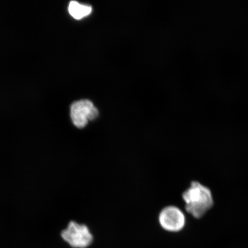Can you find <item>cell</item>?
<instances>
[{"instance_id":"cell-1","label":"cell","mask_w":248,"mask_h":248,"mask_svg":"<svg viewBox=\"0 0 248 248\" xmlns=\"http://www.w3.org/2000/svg\"><path fill=\"white\" fill-rule=\"evenodd\" d=\"M182 198L186 212L197 219L202 218L214 204L210 189L197 181L191 183L190 187L182 194Z\"/></svg>"},{"instance_id":"cell-2","label":"cell","mask_w":248,"mask_h":248,"mask_svg":"<svg viewBox=\"0 0 248 248\" xmlns=\"http://www.w3.org/2000/svg\"><path fill=\"white\" fill-rule=\"evenodd\" d=\"M61 237L73 248H88L94 240L88 226L76 221L69 222L67 227L62 232Z\"/></svg>"},{"instance_id":"cell-3","label":"cell","mask_w":248,"mask_h":248,"mask_svg":"<svg viewBox=\"0 0 248 248\" xmlns=\"http://www.w3.org/2000/svg\"><path fill=\"white\" fill-rule=\"evenodd\" d=\"M158 222L163 230L178 232L184 229L186 218L185 213L178 207L170 205L164 207L160 211Z\"/></svg>"},{"instance_id":"cell-4","label":"cell","mask_w":248,"mask_h":248,"mask_svg":"<svg viewBox=\"0 0 248 248\" xmlns=\"http://www.w3.org/2000/svg\"><path fill=\"white\" fill-rule=\"evenodd\" d=\"M70 114L74 125L78 128L82 129L89 122L97 119L99 112L91 101L80 100L71 105Z\"/></svg>"},{"instance_id":"cell-5","label":"cell","mask_w":248,"mask_h":248,"mask_svg":"<svg viewBox=\"0 0 248 248\" xmlns=\"http://www.w3.org/2000/svg\"><path fill=\"white\" fill-rule=\"evenodd\" d=\"M68 10L71 16L77 20H80L91 14L92 8L91 6L80 4L76 1H71Z\"/></svg>"},{"instance_id":"cell-6","label":"cell","mask_w":248,"mask_h":248,"mask_svg":"<svg viewBox=\"0 0 248 248\" xmlns=\"http://www.w3.org/2000/svg\"><path fill=\"white\" fill-rule=\"evenodd\" d=\"M209 24L210 25L209 23ZM210 27H211V26H210ZM211 28H212V27H211ZM212 30H213V29H212ZM213 32H214V31H213ZM215 35H216V34H215ZM217 39H218V38H217ZM218 41H219V40H218Z\"/></svg>"}]
</instances>
